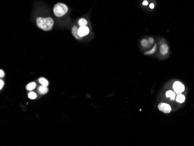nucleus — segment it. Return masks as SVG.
<instances>
[{
    "label": "nucleus",
    "instance_id": "2eb2a0df",
    "mask_svg": "<svg viewBox=\"0 0 194 146\" xmlns=\"http://www.w3.org/2000/svg\"><path fill=\"white\" fill-rule=\"evenodd\" d=\"M28 97L29 98L31 99V100H34V99H35L37 98V94H36L34 92L31 91L29 93Z\"/></svg>",
    "mask_w": 194,
    "mask_h": 146
},
{
    "label": "nucleus",
    "instance_id": "f8f14e48",
    "mask_svg": "<svg viewBox=\"0 0 194 146\" xmlns=\"http://www.w3.org/2000/svg\"><path fill=\"white\" fill-rule=\"evenodd\" d=\"M38 82H39V83L41 84V85H42V86H44L47 87L48 86V84H49L48 80L44 78H40V79H38Z\"/></svg>",
    "mask_w": 194,
    "mask_h": 146
},
{
    "label": "nucleus",
    "instance_id": "ddd939ff",
    "mask_svg": "<svg viewBox=\"0 0 194 146\" xmlns=\"http://www.w3.org/2000/svg\"><path fill=\"white\" fill-rule=\"evenodd\" d=\"M78 24L80 26H86L87 24V21L86 19L84 18H81L79 19L78 22Z\"/></svg>",
    "mask_w": 194,
    "mask_h": 146
},
{
    "label": "nucleus",
    "instance_id": "f257e3e1",
    "mask_svg": "<svg viewBox=\"0 0 194 146\" xmlns=\"http://www.w3.org/2000/svg\"><path fill=\"white\" fill-rule=\"evenodd\" d=\"M54 24L53 19L51 18H38L37 19V25L40 29L44 31H49L52 30Z\"/></svg>",
    "mask_w": 194,
    "mask_h": 146
},
{
    "label": "nucleus",
    "instance_id": "7ed1b4c3",
    "mask_svg": "<svg viewBox=\"0 0 194 146\" xmlns=\"http://www.w3.org/2000/svg\"><path fill=\"white\" fill-rule=\"evenodd\" d=\"M173 87L174 91L177 94L182 93L185 90V87H184L183 84L180 82H178V81H177V82L174 83Z\"/></svg>",
    "mask_w": 194,
    "mask_h": 146
},
{
    "label": "nucleus",
    "instance_id": "1a4fd4ad",
    "mask_svg": "<svg viewBox=\"0 0 194 146\" xmlns=\"http://www.w3.org/2000/svg\"><path fill=\"white\" fill-rule=\"evenodd\" d=\"M166 96L167 97L170 98L171 100H174L176 99V94L172 90H169L166 92Z\"/></svg>",
    "mask_w": 194,
    "mask_h": 146
},
{
    "label": "nucleus",
    "instance_id": "20e7f679",
    "mask_svg": "<svg viewBox=\"0 0 194 146\" xmlns=\"http://www.w3.org/2000/svg\"><path fill=\"white\" fill-rule=\"evenodd\" d=\"M158 108L160 111L165 113V114H169L171 111V106L169 105L168 104L164 103H160L158 105Z\"/></svg>",
    "mask_w": 194,
    "mask_h": 146
},
{
    "label": "nucleus",
    "instance_id": "9b49d317",
    "mask_svg": "<svg viewBox=\"0 0 194 146\" xmlns=\"http://www.w3.org/2000/svg\"><path fill=\"white\" fill-rule=\"evenodd\" d=\"M36 87V84L35 82H31L29 83L28 85H27L26 88L27 89V90L28 91H31L33 90H34Z\"/></svg>",
    "mask_w": 194,
    "mask_h": 146
},
{
    "label": "nucleus",
    "instance_id": "aec40b11",
    "mask_svg": "<svg viewBox=\"0 0 194 146\" xmlns=\"http://www.w3.org/2000/svg\"><path fill=\"white\" fill-rule=\"evenodd\" d=\"M148 2L147 1H146V0H145V1H144L143 2V5H148Z\"/></svg>",
    "mask_w": 194,
    "mask_h": 146
},
{
    "label": "nucleus",
    "instance_id": "412c9836",
    "mask_svg": "<svg viewBox=\"0 0 194 146\" xmlns=\"http://www.w3.org/2000/svg\"><path fill=\"white\" fill-rule=\"evenodd\" d=\"M149 7H150V8H151V9H153V8H154V4H151L150 5H149Z\"/></svg>",
    "mask_w": 194,
    "mask_h": 146
},
{
    "label": "nucleus",
    "instance_id": "a211bd4d",
    "mask_svg": "<svg viewBox=\"0 0 194 146\" xmlns=\"http://www.w3.org/2000/svg\"><path fill=\"white\" fill-rule=\"evenodd\" d=\"M0 85H1V86H0V89L1 90L2 89V87H3L4 85V83L2 80H0Z\"/></svg>",
    "mask_w": 194,
    "mask_h": 146
},
{
    "label": "nucleus",
    "instance_id": "6e6552de",
    "mask_svg": "<svg viewBox=\"0 0 194 146\" xmlns=\"http://www.w3.org/2000/svg\"><path fill=\"white\" fill-rule=\"evenodd\" d=\"M176 100L178 103H183L185 101V97L182 94H178L176 98Z\"/></svg>",
    "mask_w": 194,
    "mask_h": 146
},
{
    "label": "nucleus",
    "instance_id": "dca6fc26",
    "mask_svg": "<svg viewBox=\"0 0 194 146\" xmlns=\"http://www.w3.org/2000/svg\"><path fill=\"white\" fill-rule=\"evenodd\" d=\"M156 44H155L154 45V47H153V49H152L151 50L149 51L146 52V53H145V55H151L152 54H153L155 52V51H156Z\"/></svg>",
    "mask_w": 194,
    "mask_h": 146
},
{
    "label": "nucleus",
    "instance_id": "f3484780",
    "mask_svg": "<svg viewBox=\"0 0 194 146\" xmlns=\"http://www.w3.org/2000/svg\"><path fill=\"white\" fill-rule=\"evenodd\" d=\"M148 42H149V44H150V45L152 44H153V43H154V40H153V38H151V37L149 38V39H148Z\"/></svg>",
    "mask_w": 194,
    "mask_h": 146
},
{
    "label": "nucleus",
    "instance_id": "f03ea898",
    "mask_svg": "<svg viewBox=\"0 0 194 146\" xmlns=\"http://www.w3.org/2000/svg\"><path fill=\"white\" fill-rule=\"evenodd\" d=\"M68 11V8L65 4L59 3L55 4L54 7V13L57 17H61Z\"/></svg>",
    "mask_w": 194,
    "mask_h": 146
},
{
    "label": "nucleus",
    "instance_id": "423d86ee",
    "mask_svg": "<svg viewBox=\"0 0 194 146\" xmlns=\"http://www.w3.org/2000/svg\"><path fill=\"white\" fill-rule=\"evenodd\" d=\"M78 30L79 29L77 28V27L76 26H74L73 27V28H72V34H73V36L75 37L76 39H81V37H80L79 35V33H78Z\"/></svg>",
    "mask_w": 194,
    "mask_h": 146
},
{
    "label": "nucleus",
    "instance_id": "39448f33",
    "mask_svg": "<svg viewBox=\"0 0 194 146\" xmlns=\"http://www.w3.org/2000/svg\"><path fill=\"white\" fill-rule=\"evenodd\" d=\"M89 32H90L89 29H88V27H87L86 26H80L78 30L79 35L80 37H81L87 36V34H88V33H89Z\"/></svg>",
    "mask_w": 194,
    "mask_h": 146
},
{
    "label": "nucleus",
    "instance_id": "0eeeda50",
    "mask_svg": "<svg viewBox=\"0 0 194 146\" xmlns=\"http://www.w3.org/2000/svg\"><path fill=\"white\" fill-rule=\"evenodd\" d=\"M169 51V47L167 44H163L160 47V53L162 55H166V54L168 53Z\"/></svg>",
    "mask_w": 194,
    "mask_h": 146
},
{
    "label": "nucleus",
    "instance_id": "9d476101",
    "mask_svg": "<svg viewBox=\"0 0 194 146\" xmlns=\"http://www.w3.org/2000/svg\"><path fill=\"white\" fill-rule=\"evenodd\" d=\"M38 91L39 92V93L42 94H46L47 92L48 91V89L47 88V87L46 86H40L38 89Z\"/></svg>",
    "mask_w": 194,
    "mask_h": 146
},
{
    "label": "nucleus",
    "instance_id": "6ab92c4d",
    "mask_svg": "<svg viewBox=\"0 0 194 146\" xmlns=\"http://www.w3.org/2000/svg\"><path fill=\"white\" fill-rule=\"evenodd\" d=\"M4 76H5V73H4V71L2 70H1L0 71V77L1 78H3Z\"/></svg>",
    "mask_w": 194,
    "mask_h": 146
},
{
    "label": "nucleus",
    "instance_id": "4468645a",
    "mask_svg": "<svg viewBox=\"0 0 194 146\" xmlns=\"http://www.w3.org/2000/svg\"><path fill=\"white\" fill-rule=\"evenodd\" d=\"M141 45L145 48H149L150 47V44H149V42L148 40L145 39H143L141 40Z\"/></svg>",
    "mask_w": 194,
    "mask_h": 146
}]
</instances>
